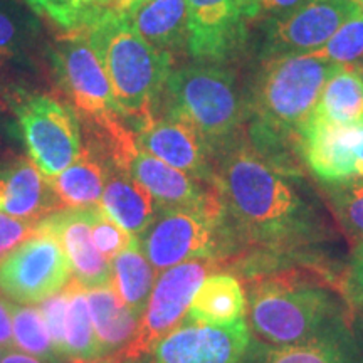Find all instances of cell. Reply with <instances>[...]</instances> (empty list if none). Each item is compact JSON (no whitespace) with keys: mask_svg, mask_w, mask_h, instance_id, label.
Segmentation results:
<instances>
[{"mask_svg":"<svg viewBox=\"0 0 363 363\" xmlns=\"http://www.w3.org/2000/svg\"><path fill=\"white\" fill-rule=\"evenodd\" d=\"M216 158V187L235 239L276 251L323 239V220L296 189L299 174L267 160L242 135Z\"/></svg>","mask_w":363,"mask_h":363,"instance_id":"1","label":"cell"},{"mask_svg":"<svg viewBox=\"0 0 363 363\" xmlns=\"http://www.w3.org/2000/svg\"><path fill=\"white\" fill-rule=\"evenodd\" d=\"M84 33L106 71L125 120L133 121L138 128L157 116L163 89L174 71V57L150 45L125 13L113 9H108Z\"/></svg>","mask_w":363,"mask_h":363,"instance_id":"2","label":"cell"},{"mask_svg":"<svg viewBox=\"0 0 363 363\" xmlns=\"http://www.w3.org/2000/svg\"><path fill=\"white\" fill-rule=\"evenodd\" d=\"M342 315L338 294L321 281L299 272L257 279L249 291L251 328L276 347L342 331Z\"/></svg>","mask_w":363,"mask_h":363,"instance_id":"3","label":"cell"},{"mask_svg":"<svg viewBox=\"0 0 363 363\" xmlns=\"http://www.w3.org/2000/svg\"><path fill=\"white\" fill-rule=\"evenodd\" d=\"M160 104L165 115L197 130L214 155L240 135L251 118L247 93H242L234 72L207 62L172 71Z\"/></svg>","mask_w":363,"mask_h":363,"instance_id":"4","label":"cell"},{"mask_svg":"<svg viewBox=\"0 0 363 363\" xmlns=\"http://www.w3.org/2000/svg\"><path fill=\"white\" fill-rule=\"evenodd\" d=\"M340 66L321 54L274 57L264 61L247 93L249 125L288 140L315 111L326 81Z\"/></svg>","mask_w":363,"mask_h":363,"instance_id":"5","label":"cell"},{"mask_svg":"<svg viewBox=\"0 0 363 363\" xmlns=\"http://www.w3.org/2000/svg\"><path fill=\"white\" fill-rule=\"evenodd\" d=\"M138 239L143 254L158 271L187 261L216 259L235 242L222 203L203 208H160Z\"/></svg>","mask_w":363,"mask_h":363,"instance_id":"6","label":"cell"},{"mask_svg":"<svg viewBox=\"0 0 363 363\" xmlns=\"http://www.w3.org/2000/svg\"><path fill=\"white\" fill-rule=\"evenodd\" d=\"M54 78L88 123L111 135L126 133L106 71L84 30L69 33L49 48Z\"/></svg>","mask_w":363,"mask_h":363,"instance_id":"7","label":"cell"},{"mask_svg":"<svg viewBox=\"0 0 363 363\" xmlns=\"http://www.w3.org/2000/svg\"><path fill=\"white\" fill-rule=\"evenodd\" d=\"M16 116L30 162L48 179L74 163L83 150L76 111L48 93L17 89L11 94Z\"/></svg>","mask_w":363,"mask_h":363,"instance_id":"8","label":"cell"},{"mask_svg":"<svg viewBox=\"0 0 363 363\" xmlns=\"http://www.w3.org/2000/svg\"><path fill=\"white\" fill-rule=\"evenodd\" d=\"M216 259H195L169 267L158 276L135 337L120 353L125 360H138L153 352L157 343L187 318L190 303Z\"/></svg>","mask_w":363,"mask_h":363,"instance_id":"9","label":"cell"},{"mask_svg":"<svg viewBox=\"0 0 363 363\" xmlns=\"http://www.w3.org/2000/svg\"><path fill=\"white\" fill-rule=\"evenodd\" d=\"M189 45L195 61L224 65L249 40V27L261 17L259 0H187Z\"/></svg>","mask_w":363,"mask_h":363,"instance_id":"10","label":"cell"},{"mask_svg":"<svg viewBox=\"0 0 363 363\" xmlns=\"http://www.w3.org/2000/svg\"><path fill=\"white\" fill-rule=\"evenodd\" d=\"M71 279L65 251L48 234L35 233L0 261V291L22 305L43 303Z\"/></svg>","mask_w":363,"mask_h":363,"instance_id":"11","label":"cell"},{"mask_svg":"<svg viewBox=\"0 0 363 363\" xmlns=\"http://www.w3.org/2000/svg\"><path fill=\"white\" fill-rule=\"evenodd\" d=\"M358 12L357 0H311L289 16L264 21L262 61L318 52Z\"/></svg>","mask_w":363,"mask_h":363,"instance_id":"12","label":"cell"},{"mask_svg":"<svg viewBox=\"0 0 363 363\" xmlns=\"http://www.w3.org/2000/svg\"><path fill=\"white\" fill-rule=\"evenodd\" d=\"M249 347L251 330L246 320L216 326L185 318L157 343L152 363H244Z\"/></svg>","mask_w":363,"mask_h":363,"instance_id":"13","label":"cell"},{"mask_svg":"<svg viewBox=\"0 0 363 363\" xmlns=\"http://www.w3.org/2000/svg\"><path fill=\"white\" fill-rule=\"evenodd\" d=\"M98 203L86 207H65L43 217L35 233L57 240L71 264L72 279L84 289L106 288L113 284V262L99 254L91 238V222Z\"/></svg>","mask_w":363,"mask_h":363,"instance_id":"14","label":"cell"},{"mask_svg":"<svg viewBox=\"0 0 363 363\" xmlns=\"http://www.w3.org/2000/svg\"><path fill=\"white\" fill-rule=\"evenodd\" d=\"M363 126H340L311 115L298 130V155L325 187L357 177Z\"/></svg>","mask_w":363,"mask_h":363,"instance_id":"15","label":"cell"},{"mask_svg":"<svg viewBox=\"0 0 363 363\" xmlns=\"http://www.w3.org/2000/svg\"><path fill=\"white\" fill-rule=\"evenodd\" d=\"M135 142L150 155L160 158L207 185H216V155L199 131L174 116H153L136 128Z\"/></svg>","mask_w":363,"mask_h":363,"instance_id":"16","label":"cell"},{"mask_svg":"<svg viewBox=\"0 0 363 363\" xmlns=\"http://www.w3.org/2000/svg\"><path fill=\"white\" fill-rule=\"evenodd\" d=\"M121 163L136 182L153 195L160 208L214 207L222 203L216 185H207L185 172L177 170L160 158L133 145Z\"/></svg>","mask_w":363,"mask_h":363,"instance_id":"17","label":"cell"},{"mask_svg":"<svg viewBox=\"0 0 363 363\" xmlns=\"http://www.w3.org/2000/svg\"><path fill=\"white\" fill-rule=\"evenodd\" d=\"M65 208L51 180L27 158H17L0 169V214L35 219Z\"/></svg>","mask_w":363,"mask_h":363,"instance_id":"18","label":"cell"},{"mask_svg":"<svg viewBox=\"0 0 363 363\" xmlns=\"http://www.w3.org/2000/svg\"><path fill=\"white\" fill-rule=\"evenodd\" d=\"M104 174L99 206L130 234L142 235L160 211L153 195L108 152L104 153Z\"/></svg>","mask_w":363,"mask_h":363,"instance_id":"19","label":"cell"},{"mask_svg":"<svg viewBox=\"0 0 363 363\" xmlns=\"http://www.w3.org/2000/svg\"><path fill=\"white\" fill-rule=\"evenodd\" d=\"M125 13L133 29L150 45L170 54L189 45L187 0H142Z\"/></svg>","mask_w":363,"mask_h":363,"instance_id":"20","label":"cell"},{"mask_svg":"<svg viewBox=\"0 0 363 363\" xmlns=\"http://www.w3.org/2000/svg\"><path fill=\"white\" fill-rule=\"evenodd\" d=\"M88 306L101 358L116 355L133 340L142 318L125 305L113 284L89 289Z\"/></svg>","mask_w":363,"mask_h":363,"instance_id":"21","label":"cell"},{"mask_svg":"<svg viewBox=\"0 0 363 363\" xmlns=\"http://www.w3.org/2000/svg\"><path fill=\"white\" fill-rule=\"evenodd\" d=\"M246 294L238 278L217 272L203 279L190 303L187 320L195 323L227 326L246 320Z\"/></svg>","mask_w":363,"mask_h":363,"instance_id":"22","label":"cell"},{"mask_svg":"<svg viewBox=\"0 0 363 363\" xmlns=\"http://www.w3.org/2000/svg\"><path fill=\"white\" fill-rule=\"evenodd\" d=\"M104 177V155L96 145H89L83 147L72 165L49 180L62 207H86L101 201Z\"/></svg>","mask_w":363,"mask_h":363,"instance_id":"23","label":"cell"},{"mask_svg":"<svg viewBox=\"0 0 363 363\" xmlns=\"http://www.w3.org/2000/svg\"><path fill=\"white\" fill-rule=\"evenodd\" d=\"M320 120L340 126H363V78L360 72L340 67L326 81L313 111Z\"/></svg>","mask_w":363,"mask_h":363,"instance_id":"24","label":"cell"},{"mask_svg":"<svg viewBox=\"0 0 363 363\" xmlns=\"http://www.w3.org/2000/svg\"><path fill=\"white\" fill-rule=\"evenodd\" d=\"M113 286L125 305L142 318L155 286V267L143 254L138 235L113 259Z\"/></svg>","mask_w":363,"mask_h":363,"instance_id":"25","label":"cell"},{"mask_svg":"<svg viewBox=\"0 0 363 363\" xmlns=\"http://www.w3.org/2000/svg\"><path fill=\"white\" fill-rule=\"evenodd\" d=\"M247 363H353L350 347L347 343L345 330L310 342L283 345V347H264L259 345L257 352H247Z\"/></svg>","mask_w":363,"mask_h":363,"instance_id":"26","label":"cell"},{"mask_svg":"<svg viewBox=\"0 0 363 363\" xmlns=\"http://www.w3.org/2000/svg\"><path fill=\"white\" fill-rule=\"evenodd\" d=\"M65 357L72 362L88 363L101 358L88 306V289L71 279V299L66 313Z\"/></svg>","mask_w":363,"mask_h":363,"instance_id":"27","label":"cell"},{"mask_svg":"<svg viewBox=\"0 0 363 363\" xmlns=\"http://www.w3.org/2000/svg\"><path fill=\"white\" fill-rule=\"evenodd\" d=\"M39 39V22L16 0H0V66L26 59Z\"/></svg>","mask_w":363,"mask_h":363,"instance_id":"28","label":"cell"},{"mask_svg":"<svg viewBox=\"0 0 363 363\" xmlns=\"http://www.w3.org/2000/svg\"><path fill=\"white\" fill-rule=\"evenodd\" d=\"M35 16L65 30H84L110 9V0H24Z\"/></svg>","mask_w":363,"mask_h":363,"instance_id":"29","label":"cell"},{"mask_svg":"<svg viewBox=\"0 0 363 363\" xmlns=\"http://www.w3.org/2000/svg\"><path fill=\"white\" fill-rule=\"evenodd\" d=\"M11 318L13 347L21 348L30 357L44 358L49 362L56 360L59 355L54 348L43 311L33 306H19L11 303Z\"/></svg>","mask_w":363,"mask_h":363,"instance_id":"30","label":"cell"},{"mask_svg":"<svg viewBox=\"0 0 363 363\" xmlns=\"http://www.w3.org/2000/svg\"><path fill=\"white\" fill-rule=\"evenodd\" d=\"M328 201L352 238L363 242V175L326 187Z\"/></svg>","mask_w":363,"mask_h":363,"instance_id":"31","label":"cell"},{"mask_svg":"<svg viewBox=\"0 0 363 363\" xmlns=\"http://www.w3.org/2000/svg\"><path fill=\"white\" fill-rule=\"evenodd\" d=\"M318 54L340 67L355 69L363 59V12L345 22Z\"/></svg>","mask_w":363,"mask_h":363,"instance_id":"32","label":"cell"},{"mask_svg":"<svg viewBox=\"0 0 363 363\" xmlns=\"http://www.w3.org/2000/svg\"><path fill=\"white\" fill-rule=\"evenodd\" d=\"M91 238L99 254H103L106 259H115L121 251L133 242L136 235L130 234L123 227L118 225L106 212L103 211L101 206H98L96 214L91 222Z\"/></svg>","mask_w":363,"mask_h":363,"instance_id":"33","label":"cell"},{"mask_svg":"<svg viewBox=\"0 0 363 363\" xmlns=\"http://www.w3.org/2000/svg\"><path fill=\"white\" fill-rule=\"evenodd\" d=\"M71 299V281L67 283L62 291L54 296L44 299L40 305L45 323H48L49 333H51L54 348L57 355L65 357V335H66V313Z\"/></svg>","mask_w":363,"mask_h":363,"instance_id":"34","label":"cell"},{"mask_svg":"<svg viewBox=\"0 0 363 363\" xmlns=\"http://www.w3.org/2000/svg\"><path fill=\"white\" fill-rule=\"evenodd\" d=\"M35 219H19L0 214V261L11 254L17 246H21L26 239L35 234Z\"/></svg>","mask_w":363,"mask_h":363,"instance_id":"35","label":"cell"},{"mask_svg":"<svg viewBox=\"0 0 363 363\" xmlns=\"http://www.w3.org/2000/svg\"><path fill=\"white\" fill-rule=\"evenodd\" d=\"M348 293L357 303H363V242H358L353 252L350 271H348Z\"/></svg>","mask_w":363,"mask_h":363,"instance_id":"36","label":"cell"},{"mask_svg":"<svg viewBox=\"0 0 363 363\" xmlns=\"http://www.w3.org/2000/svg\"><path fill=\"white\" fill-rule=\"evenodd\" d=\"M308 2L311 0H259L261 17H264V21L281 19V17L298 11L299 7L306 6Z\"/></svg>","mask_w":363,"mask_h":363,"instance_id":"37","label":"cell"},{"mask_svg":"<svg viewBox=\"0 0 363 363\" xmlns=\"http://www.w3.org/2000/svg\"><path fill=\"white\" fill-rule=\"evenodd\" d=\"M0 347L4 350H13L12 338V318H11V303H7L0 294Z\"/></svg>","mask_w":363,"mask_h":363,"instance_id":"38","label":"cell"},{"mask_svg":"<svg viewBox=\"0 0 363 363\" xmlns=\"http://www.w3.org/2000/svg\"><path fill=\"white\" fill-rule=\"evenodd\" d=\"M138 2H142V0H113L111 9L116 12H126L130 7H133Z\"/></svg>","mask_w":363,"mask_h":363,"instance_id":"39","label":"cell"},{"mask_svg":"<svg viewBox=\"0 0 363 363\" xmlns=\"http://www.w3.org/2000/svg\"><path fill=\"white\" fill-rule=\"evenodd\" d=\"M357 174L363 175V140H362V145H360V148H358V153H357Z\"/></svg>","mask_w":363,"mask_h":363,"instance_id":"40","label":"cell"},{"mask_svg":"<svg viewBox=\"0 0 363 363\" xmlns=\"http://www.w3.org/2000/svg\"><path fill=\"white\" fill-rule=\"evenodd\" d=\"M123 362V358L120 357V353H116V355H111V357H106L104 360L101 362H93V363H121ZM76 363H81V362H76Z\"/></svg>","mask_w":363,"mask_h":363,"instance_id":"41","label":"cell"},{"mask_svg":"<svg viewBox=\"0 0 363 363\" xmlns=\"http://www.w3.org/2000/svg\"><path fill=\"white\" fill-rule=\"evenodd\" d=\"M355 71L360 72V76H362V78H363V59H362L360 62H358V66L355 67Z\"/></svg>","mask_w":363,"mask_h":363,"instance_id":"42","label":"cell"},{"mask_svg":"<svg viewBox=\"0 0 363 363\" xmlns=\"http://www.w3.org/2000/svg\"><path fill=\"white\" fill-rule=\"evenodd\" d=\"M358 2V6H360V9H362V12H363V0H357Z\"/></svg>","mask_w":363,"mask_h":363,"instance_id":"43","label":"cell"},{"mask_svg":"<svg viewBox=\"0 0 363 363\" xmlns=\"http://www.w3.org/2000/svg\"><path fill=\"white\" fill-rule=\"evenodd\" d=\"M111 2H113V0H111ZM111 2H110V9H111Z\"/></svg>","mask_w":363,"mask_h":363,"instance_id":"44","label":"cell"},{"mask_svg":"<svg viewBox=\"0 0 363 363\" xmlns=\"http://www.w3.org/2000/svg\"><path fill=\"white\" fill-rule=\"evenodd\" d=\"M110 2H111V0H110Z\"/></svg>","mask_w":363,"mask_h":363,"instance_id":"45","label":"cell"}]
</instances>
